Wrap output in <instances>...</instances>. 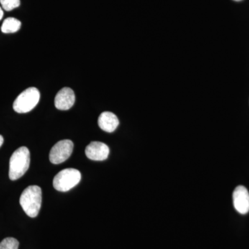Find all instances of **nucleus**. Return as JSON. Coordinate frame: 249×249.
<instances>
[{
    "instance_id": "obj_1",
    "label": "nucleus",
    "mask_w": 249,
    "mask_h": 249,
    "mask_svg": "<svg viewBox=\"0 0 249 249\" xmlns=\"http://www.w3.org/2000/svg\"><path fill=\"white\" fill-rule=\"evenodd\" d=\"M19 204L29 217L37 216L42 204V190L40 187H27L21 195Z\"/></svg>"
},
{
    "instance_id": "obj_2",
    "label": "nucleus",
    "mask_w": 249,
    "mask_h": 249,
    "mask_svg": "<svg viewBox=\"0 0 249 249\" xmlns=\"http://www.w3.org/2000/svg\"><path fill=\"white\" fill-rule=\"evenodd\" d=\"M30 165V152L26 147H21L13 153L10 159L9 178L12 181L22 178Z\"/></svg>"
},
{
    "instance_id": "obj_3",
    "label": "nucleus",
    "mask_w": 249,
    "mask_h": 249,
    "mask_svg": "<svg viewBox=\"0 0 249 249\" xmlns=\"http://www.w3.org/2000/svg\"><path fill=\"white\" fill-rule=\"evenodd\" d=\"M40 91L36 88H29L22 91L14 103V109L19 114L29 112L40 101Z\"/></svg>"
},
{
    "instance_id": "obj_4",
    "label": "nucleus",
    "mask_w": 249,
    "mask_h": 249,
    "mask_svg": "<svg viewBox=\"0 0 249 249\" xmlns=\"http://www.w3.org/2000/svg\"><path fill=\"white\" fill-rule=\"evenodd\" d=\"M81 180V174L79 170L73 168H67L59 172L53 178L54 188L60 192L70 191L76 186Z\"/></svg>"
},
{
    "instance_id": "obj_5",
    "label": "nucleus",
    "mask_w": 249,
    "mask_h": 249,
    "mask_svg": "<svg viewBox=\"0 0 249 249\" xmlns=\"http://www.w3.org/2000/svg\"><path fill=\"white\" fill-rule=\"evenodd\" d=\"M73 143L71 140H62L57 142L51 150L49 160L53 164L63 163L68 160L73 152Z\"/></svg>"
},
{
    "instance_id": "obj_6",
    "label": "nucleus",
    "mask_w": 249,
    "mask_h": 249,
    "mask_svg": "<svg viewBox=\"0 0 249 249\" xmlns=\"http://www.w3.org/2000/svg\"><path fill=\"white\" fill-rule=\"evenodd\" d=\"M234 207L240 214H247L249 211V193L245 186H239L232 194Z\"/></svg>"
},
{
    "instance_id": "obj_7",
    "label": "nucleus",
    "mask_w": 249,
    "mask_h": 249,
    "mask_svg": "<svg viewBox=\"0 0 249 249\" xmlns=\"http://www.w3.org/2000/svg\"><path fill=\"white\" fill-rule=\"evenodd\" d=\"M76 96L73 90L70 88L60 89L55 96L54 103L55 107L60 110H68L74 104Z\"/></svg>"
},
{
    "instance_id": "obj_8",
    "label": "nucleus",
    "mask_w": 249,
    "mask_h": 249,
    "mask_svg": "<svg viewBox=\"0 0 249 249\" xmlns=\"http://www.w3.org/2000/svg\"><path fill=\"white\" fill-rule=\"evenodd\" d=\"M109 154V147L106 144L101 142H90L85 149V155L87 157L93 160H107Z\"/></svg>"
},
{
    "instance_id": "obj_9",
    "label": "nucleus",
    "mask_w": 249,
    "mask_h": 249,
    "mask_svg": "<svg viewBox=\"0 0 249 249\" xmlns=\"http://www.w3.org/2000/svg\"><path fill=\"white\" fill-rule=\"evenodd\" d=\"M98 124L105 132H113L119 126V121L114 113L105 111L98 117Z\"/></svg>"
},
{
    "instance_id": "obj_10",
    "label": "nucleus",
    "mask_w": 249,
    "mask_h": 249,
    "mask_svg": "<svg viewBox=\"0 0 249 249\" xmlns=\"http://www.w3.org/2000/svg\"><path fill=\"white\" fill-rule=\"evenodd\" d=\"M21 22L14 18H6L1 25V30L4 34H13L20 29Z\"/></svg>"
},
{
    "instance_id": "obj_11",
    "label": "nucleus",
    "mask_w": 249,
    "mask_h": 249,
    "mask_svg": "<svg viewBox=\"0 0 249 249\" xmlns=\"http://www.w3.org/2000/svg\"><path fill=\"white\" fill-rule=\"evenodd\" d=\"M19 242L14 237H6L0 243V249H18Z\"/></svg>"
},
{
    "instance_id": "obj_12",
    "label": "nucleus",
    "mask_w": 249,
    "mask_h": 249,
    "mask_svg": "<svg viewBox=\"0 0 249 249\" xmlns=\"http://www.w3.org/2000/svg\"><path fill=\"white\" fill-rule=\"evenodd\" d=\"M1 6L6 11H12L20 5V0H0Z\"/></svg>"
},
{
    "instance_id": "obj_13",
    "label": "nucleus",
    "mask_w": 249,
    "mask_h": 249,
    "mask_svg": "<svg viewBox=\"0 0 249 249\" xmlns=\"http://www.w3.org/2000/svg\"><path fill=\"white\" fill-rule=\"evenodd\" d=\"M3 16H4V12H3L2 9L0 7V20L2 19Z\"/></svg>"
},
{
    "instance_id": "obj_14",
    "label": "nucleus",
    "mask_w": 249,
    "mask_h": 249,
    "mask_svg": "<svg viewBox=\"0 0 249 249\" xmlns=\"http://www.w3.org/2000/svg\"><path fill=\"white\" fill-rule=\"evenodd\" d=\"M3 142H4V138L2 136L0 135V147L2 145Z\"/></svg>"
},
{
    "instance_id": "obj_15",
    "label": "nucleus",
    "mask_w": 249,
    "mask_h": 249,
    "mask_svg": "<svg viewBox=\"0 0 249 249\" xmlns=\"http://www.w3.org/2000/svg\"><path fill=\"white\" fill-rule=\"evenodd\" d=\"M233 1H242V0H233Z\"/></svg>"
}]
</instances>
